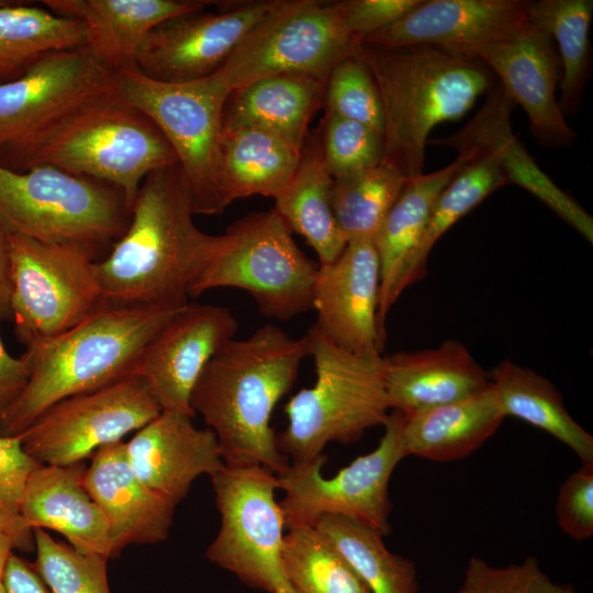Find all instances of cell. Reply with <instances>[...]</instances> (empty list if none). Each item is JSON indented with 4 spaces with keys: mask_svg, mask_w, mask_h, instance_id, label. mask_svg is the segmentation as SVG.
Returning <instances> with one entry per match:
<instances>
[{
    "mask_svg": "<svg viewBox=\"0 0 593 593\" xmlns=\"http://www.w3.org/2000/svg\"><path fill=\"white\" fill-rule=\"evenodd\" d=\"M314 526L346 559L370 593H418L414 561L391 552L378 532L339 516H324Z\"/></svg>",
    "mask_w": 593,
    "mask_h": 593,
    "instance_id": "cell-36",
    "label": "cell"
},
{
    "mask_svg": "<svg viewBox=\"0 0 593 593\" xmlns=\"http://www.w3.org/2000/svg\"><path fill=\"white\" fill-rule=\"evenodd\" d=\"M13 551L14 549L10 539L0 532V581L2 579L7 560Z\"/></svg>",
    "mask_w": 593,
    "mask_h": 593,
    "instance_id": "cell-49",
    "label": "cell"
},
{
    "mask_svg": "<svg viewBox=\"0 0 593 593\" xmlns=\"http://www.w3.org/2000/svg\"><path fill=\"white\" fill-rule=\"evenodd\" d=\"M281 566L296 593H370L351 566L315 526L288 529Z\"/></svg>",
    "mask_w": 593,
    "mask_h": 593,
    "instance_id": "cell-38",
    "label": "cell"
},
{
    "mask_svg": "<svg viewBox=\"0 0 593 593\" xmlns=\"http://www.w3.org/2000/svg\"><path fill=\"white\" fill-rule=\"evenodd\" d=\"M527 21L526 1L423 0L361 43L382 47L428 45L474 57L478 49L505 38Z\"/></svg>",
    "mask_w": 593,
    "mask_h": 593,
    "instance_id": "cell-20",
    "label": "cell"
},
{
    "mask_svg": "<svg viewBox=\"0 0 593 593\" xmlns=\"http://www.w3.org/2000/svg\"><path fill=\"white\" fill-rule=\"evenodd\" d=\"M11 320L26 347L85 320L102 302L94 260L79 248L9 233Z\"/></svg>",
    "mask_w": 593,
    "mask_h": 593,
    "instance_id": "cell-12",
    "label": "cell"
},
{
    "mask_svg": "<svg viewBox=\"0 0 593 593\" xmlns=\"http://www.w3.org/2000/svg\"><path fill=\"white\" fill-rule=\"evenodd\" d=\"M115 72L87 46L42 56L19 79L0 86V167L76 110L116 88Z\"/></svg>",
    "mask_w": 593,
    "mask_h": 593,
    "instance_id": "cell-15",
    "label": "cell"
},
{
    "mask_svg": "<svg viewBox=\"0 0 593 593\" xmlns=\"http://www.w3.org/2000/svg\"><path fill=\"white\" fill-rule=\"evenodd\" d=\"M488 373L505 416L517 417L549 433L568 446L582 466H593V437L569 414L549 379L508 359Z\"/></svg>",
    "mask_w": 593,
    "mask_h": 593,
    "instance_id": "cell-32",
    "label": "cell"
},
{
    "mask_svg": "<svg viewBox=\"0 0 593 593\" xmlns=\"http://www.w3.org/2000/svg\"><path fill=\"white\" fill-rule=\"evenodd\" d=\"M306 336L316 381L287 403L288 425L277 435L280 451L292 461L311 460L332 441L359 440L367 429L383 426L391 410L382 356L365 358L351 354L334 344L316 325Z\"/></svg>",
    "mask_w": 593,
    "mask_h": 593,
    "instance_id": "cell-7",
    "label": "cell"
},
{
    "mask_svg": "<svg viewBox=\"0 0 593 593\" xmlns=\"http://www.w3.org/2000/svg\"><path fill=\"white\" fill-rule=\"evenodd\" d=\"M514 105L501 83L495 81L486 92L481 109L460 131L427 143L449 146L458 153L469 148L492 153L497 158L507 183L517 184L530 192L592 243V216L538 167L514 135L511 125Z\"/></svg>",
    "mask_w": 593,
    "mask_h": 593,
    "instance_id": "cell-22",
    "label": "cell"
},
{
    "mask_svg": "<svg viewBox=\"0 0 593 593\" xmlns=\"http://www.w3.org/2000/svg\"><path fill=\"white\" fill-rule=\"evenodd\" d=\"M1 581L7 593H51L33 563L14 551L7 560Z\"/></svg>",
    "mask_w": 593,
    "mask_h": 593,
    "instance_id": "cell-47",
    "label": "cell"
},
{
    "mask_svg": "<svg viewBox=\"0 0 593 593\" xmlns=\"http://www.w3.org/2000/svg\"><path fill=\"white\" fill-rule=\"evenodd\" d=\"M301 153L262 127L223 124L221 167L227 203L255 194L276 199L294 176Z\"/></svg>",
    "mask_w": 593,
    "mask_h": 593,
    "instance_id": "cell-30",
    "label": "cell"
},
{
    "mask_svg": "<svg viewBox=\"0 0 593 593\" xmlns=\"http://www.w3.org/2000/svg\"><path fill=\"white\" fill-rule=\"evenodd\" d=\"M192 416L161 411L125 443L128 461L152 491L177 505L193 481L225 466L215 434L199 428Z\"/></svg>",
    "mask_w": 593,
    "mask_h": 593,
    "instance_id": "cell-21",
    "label": "cell"
},
{
    "mask_svg": "<svg viewBox=\"0 0 593 593\" xmlns=\"http://www.w3.org/2000/svg\"><path fill=\"white\" fill-rule=\"evenodd\" d=\"M457 593H575V590L571 583L553 581L536 557L506 567H494L472 557Z\"/></svg>",
    "mask_w": 593,
    "mask_h": 593,
    "instance_id": "cell-43",
    "label": "cell"
},
{
    "mask_svg": "<svg viewBox=\"0 0 593 593\" xmlns=\"http://www.w3.org/2000/svg\"><path fill=\"white\" fill-rule=\"evenodd\" d=\"M477 153V148L462 150L446 167L409 179L374 237L380 262L378 326L384 340L387 316L396 302L394 290L398 280L425 231L433 205L445 187Z\"/></svg>",
    "mask_w": 593,
    "mask_h": 593,
    "instance_id": "cell-27",
    "label": "cell"
},
{
    "mask_svg": "<svg viewBox=\"0 0 593 593\" xmlns=\"http://www.w3.org/2000/svg\"><path fill=\"white\" fill-rule=\"evenodd\" d=\"M40 465L24 451L19 436H0V532L20 552L35 550L34 533L22 517V500L27 480Z\"/></svg>",
    "mask_w": 593,
    "mask_h": 593,
    "instance_id": "cell-42",
    "label": "cell"
},
{
    "mask_svg": "<svg viewBox=\"0 0 593 593\" xmlns=\"http://www.w3.org/2000/svg\"><path fill=\"white\" fill-rule=\"evenodd\" d=\"M180 167L149 174L142 182L126 231L94 272L105 303L182 307L211 235L193 221Z\"/></svg>",
    "mask_w": 593,
    "mask_h": 593,
    "instance_id": "cell-2",
    "label": "cell"
},
{
    "mask_svg": "<svg viewBox=\"0 0 593 593\" xmlns=\"http://www.w3.org/2000/svg\"><path fill=\"white\" fill-rule=\"evenodd\" d=\"M209 0H44L57 15L80 20L87 31L86 46L112 72L136 67L147 35L159 24L204 10Z\"/></svg>",
    "mask_w": 593,
    "mask_h": 593,
    "instance_id": "cell-24",
    "label": "cell"
},
{
    "mask_svg": "<svg viewBox=\"0 0 593 593\" xmlns=\"http://www.w3.org/2000/svg\"><path fill=\"white\" fill-rule=\"evenodd\" d=\"M83 483L108 522L112 558L128 545L158 544L168 537L176 505L138 479L123 440L90 457Z\"/></svg>",
    "mask_w": 593,
    "mask_h": 593,
    "instance_id": "cell-23",
    "label": "cell"
},
{
    "mask_svg": "<svg viewBox=\"0 0 593 593\" xmlns=\"http://www.w3.org/2000/svg\"><path fill=\"white\" fill-rule=\"evenodd\" d=\"M325 96L327 112L383 133L384 116L379 90L357 52L331 71Z\"/></svg>",
    "mask_w": 593,
    "mask_h": 593,
    "instance_id": "cell-41",
    "label": "cell"
},
{
    "mask_svg": "<svg viewBox=\"0 0 593 593\" xmlns=\"http://www.w3.org/2000/svg\"><path fill=\"white\" fill-rule=\"evenodd\" d=\"M160 412L146 381L132 374L55 403L18 436L37 462L70 466L121 441Z\"/></svg>",
    "mask_w": 593,
    "mask_h": 593,
    "instance_id": "cell-14",
    "label": "cell"
},
{
    "mask_svg": "<svg viewBox=\"0 0 593 593\" xmlns=\"http://www.w3.org/2000/svg\"><path fill=\"white\" fill-rule=\"evenodd\" d=\"M182 307L102 302L72 328L27 346L31 374L20 395L1 415L0 436L20 435L43 412L66 398L135 374L145 346Z\"/></svg>",
    "mask_w": 593,
    "mask_h": 593,
    "instance_id": "cell-3",
    "label": "cell"
},
{
    "mask_svg": "<svg viewBox=\"0 0 593 593\" xmlns=\"http://www.w3.org/2000/svg\"><path fill=\"white\" fill-rule=\"evenodd\" d=\"M31 374V356L25 350L20 357L11 356L0 337V417L16 400Z\"/></svg>",
    "mask_w": 593,
    "mask_h": 593,
    "instance_id": "cell-46",
    "label": "cell"
},
{
    "mask_svg": "<svg viewBox=\"0 0 593 593\" xmlns=\"http://www.w3.org/2000/svg\"><path fill=\"white\" fill-rule=\"evenodd\" d=\"M33 533L36 551L33 566L51 593H111L108 558L79 552L44 529Z\"/></svg>",
    "mask_w": 593,
    "mask_h": 593,
    "instance_id": "cell-39",
    "label": "cell"
},
{
    "mask_svg": "<svg viewBox=\"0 0 593 593\" xmlns=\"http://www.w3.org/2000/svg\"><path fill=\"white\" fill-rule=\"evenodd\" d=\"M409 178L382 163L359 174L334 179L332 206L347 243L373 239Z\"/></svg>",
    "mask_w": 593,
    "mask_h": 593,
    "instance_id": "cell-37",
    "label": "cell"
},
{
    "mask_svg": "<svg viewBox=\"0 0 593 593\" xmlns=\"http://www.w3.org/2000/svg\"><path fill=\"white\" fill-rule=\"evenodd\" d=\"M318 265L295 244L292 232L272 209L250 213L211 235L189 284L195 298L216 288H237L260 314L287 321L313 309Z\"/></svg>",
    "mask_w": 593,
    "mask_h": 593,
    "instance_id": "cell-6",
    "label": "cell"
},
{
    "mask_svg": "<svg viewBox=\"0 0 593 593\" xmlns=\"http://www.w3.org/2000/svg\"><path fill=\"white\" fill-rule=\"evenodd\" d=\"M333 182L316 133L305 141L294 176L275 199V210L314 249L318 265L336 260L347 245L332 206Z\"/></svg>",
    "mask_w": 593,
    "mask_h": 593,
    "instance_id": "cell-31",
    "label": "cell"
},
{
    "mask_svg": "<svg viewBox=\"0 0 593 593\" xmlns=\"http://www.w3.org/2000/svg\"><path fill=\"white\" fill-rule=\"evenodd\" d=\"M309 354L306 334L295 338L267 324L227 340L205 365L190 405L215 434L225 466H261L276 474L288 468L270 419Z\"/></svg>",
    "mask_w": 593,
    "mask_h": 593,
    "instance_id": "cell-1",
    "label": "cell"
},
{
    "mask_svg": "<svg viewBox=\"0 0 593 593\" xmlns=\"http://www.w3.org/2000/svg\"><path fill=\"white\" fill-rule=\"evenodd\" d=\"M505 184L507 180L497 158L490 152L478 149L435 201L425 231L398 280L395 301L407 287L425 277L428 256L444 233Z\"/></svg>",
    "mask_w": 593,
    "mask_h": 593,
    "instance_id": "cell-34",
    "label": "cell"
},
{
    "mask_svg": "<svg viewBox=\"0 0 593 593\" xmlns=\"http://www.w3.org/2000/svg\"><path fill=\"white\" fill-rule=\"evenodd\" d=\"M120 94L146 114L172 147L194 214L222 213L226 201L221 167L224 109L231 91L217 71L188 82H163L136 67L116 75Z\"/></svg>",
    "mask_w": 593,
    "mask_h": 593,
    "instance_id": "cell-9",
    "label": "cell"
},
{
    "mask_svg": "<svg viewBox=\"0 0 593 593\" xmlns=\"http://www.w3.org/2000/svg\"><path fill=\"white\" fill-rule=\"evenodd\" d=\"M11 247L9 233L0 223V323L11 320Z\"/></svg>",
    "mask_w": 593,
    "mask_h": 593,
    "instance_id": "cell-48",
    "label": "cell"
},
{
    "mask_svg": "<svg viewBox=\"0 0 593 593\" xmlns=\"http://www.w3.org/2000/svg\"><path fill=\"white\" fill-rule=\"evenodd\" d=\"M211 481L221 527L205 557L248 586L275 593L286 581L277 474L261 466H224Z\"/></svg>",
    "mask_w": 593,
    "mask_h": 593,
    "instance_id": "cell-13",
    "label": "cell"
},
{
    "mask_svg": "<svg viewBox=\"0 0 593 593\" xmlns=\"http://www.w3.org/2000/svg\"><path fill=\"white\" fill-rule=\"evenodd\" d=\"M382 362L390 409L404 415L468 398L490 385L489 373L456 339L382 356Z\"/></svg>",
    "mask_w": 593,
    "mask_h": 593,
    "instance_id": "cell-25",
    "label": "cell"
},
{
    "mask_svg": "<svg viewBox=\"0 0 593 593\" xmlns=\"http://www.w3.org/2000/svg\"><path fill=\"white\" fill-rule=\"evenodd\" d=\"M423 0H346L340 1L347 30L360 42L368 35L395 23Z\"/></svg>",
    "mask_w": 593,
    "mask_h": 593,
    "instance_id": "cell-45",
    "label": "cell"
},
{
    "mask_svg": "<svg viewBox=\"0 0 593 593\" xmlns=\"http://www.w3.org/2000/svg\"><path fill=\"white\" fill-rule=\"evenodd\" d=\"M86 467L40 465L27 480L22 517L32 530L63 535L79 552L112 559L108 522L83 483Z\"/></svg>",
    "mask_w": 593,
    "mask_h": 593,
    "instance_id": "cell-26",
    "label": "cell"
},
{
    "mask_svg": "<svg viewBox=\"0 0 593 593\" xmlns=\"http://www.w3.org/2000/svg\"><path fill=\"white\" fill-rule=\"evenodd\" d=\"M279 2L244 1L220 12L201 10L170 19L147 35L137 55L136 68L163 82L209 77Z\"/></svg>",
    "mask_w": 593,
    "mask_h": 593,
    "instance_id": "cell-16",
    "label": "cell"
},
{
    "mask_svg": "<svg viewBox=\"0 0 593 593\" xmlns=\"http://www.w3.org/2000/svg\"><path fill=\"white\" fill-rule=\"evenodd\" d=\"M361 42L346 27L340 1L280 0L217 70L232 92L254 81L305 74L327 81Z\"/></svg>",
    "mask_w": 593,
    "mask_h": 593,
    "instance_id": "cell-10",
    "label": "cell"
},
{
    "mask_svg": "<svg viewBox=\"0 0 593 593\" xmlns=\"http://www.w3.org/2000/svg\"><path fill=\"white\" fill-rule=\"evenodd\" d=\"M325 88V80L305 74H281L254 81L231 92L223 124L256 125L302 150Z\"/></svg>",
    "mask_w": 593,
    "mask_h": 593,
    "instance_id": "cell-29",
    "label": "cell"
},
{
    "mask_svg": "<svg viewBox=\"0 0 593 593\" xmlns=\"http://www.w3.org/2000/svg\"><path fill=\"white\" fill-rule=\"evenodd\" d=\"M86 44L80 20L31 3L0 1V86L22 77L47 53Z\"/></svg>",
    "mask_w": 593,
    "mask_h": 593,
    "instance_id": "cell-33",
    "label": "cell"
},
{
    "mask_svg": "<svg viewBox=\"0 0 593 593\" xmlns=\"http://www.w3.org/2000/svg\"><path fill=\"white\" fill-rule=\"evenodd\" d=\"M528 21L546 32L558 46L561 61V112L574 114L582 101L591 69V0L526 1Z\"/></svg>",
    "mask_w": 593,
    "mask_h": 593,
    "instance_id": "cell-35",
    "label": "cell"
},
{
    "mask_svg": "<svg viewBox=\"0 0 593 593\" xmlns=\"http://www.w3.org/2000/svg\"><path fill=\"white\" fill-rule=\"evenodd\" d=\"M505 417L490 382L468 398L404 415L405 456L440 462L462 459L482 446Z\"/></svg>",
    "mask_w": 593,
    "mask_h": 593,
    "instance_id": "cell-28",
    "label": "cell"
},
{
    "mask_svg": "<svg viewBox=\"0 0 593 593\" xmlns=\"http://www.w3.org/2000/svg\"><path fill=\"white\" fill-rule=\"evenodd\" d=\"M557 522L577 541L593 535V466H582L568 475L556 503Z\"/></svg>",
    "mask_w": 593,
    "mask_h": 593,
    "instance_id": "cell-44",
    "label": "cell"
},
{
    "mask_svg": "<svg viewBox=\"0 0 593 593\" xmlns=\"http://www.w3.org/2000/svg\"><path fill=\"white\" fill-rule=\"evenodd\" d=\"M380 262L373 239L349 240L331 264L318 265L313 309L316 325L334 344L365 358H380Z\"/></svg>",
    "mask_w": 593,
    "mask_h": 593,
    "instance_id": "cell-18",
    "label": "cell"
},
{
    "mask_svg": "<svg viewBox=\"0 0 593 593\" xmlns=\"http://www.w3.org/2000/svg\"><path fill=\"white\" fill-rule=\"evenodd\" d=\"M318 136L323 163L333 179L359 174L384 160L383 133L361 123L326 112Z\"/></svg>",
    "mask_w": 593,
    "mask_h": 593,
    "instance_id": "cell-40",
    "label": "cell"
},
{
    "mask_svg": "<svg viewBox=\"0 0 593 593\" xmlns=\"http://www.w3.org/2000/svg\"><path fill=\"white\" fill-rule=\"evenodd\" d=\"M403 419V413L392 411L377 448L357 457L329 479L321 472L327 460L324 454L307 461H292L277 474L278 489L284 492L279 503L286 527L314 526L324 516H339L383 537L389 535V483L395 467L406 457Z\"/></svg>",
    "mask_w": 593,
    "mask_h": 593,
    "instance_id": "cell-11",
    "label": "cell"
},
{
    "mask_svg": "<svg viewBox=\"0 0 593 593\" xmlns=\"http://www.w3.org/2000/svg\"><path fill=\"white\" fill-rule=\"evenodd\" d=\"M238 322L224 306L187 304L143 349L135 368L161 411L195 416L190 396L212 356L234 338Z\"/></svg>",
    "mask_w": 593,
    "mask_h": 593,
    "instance_id": "cell-17",
    "label": "cell"
},
{
    "mask_svg": "<svg viewBox=\"0 0 593 593\" xmlns=\"http://www.w3.org/2000/svg\"><path fill=\"white\" fill-rule=\"evenodd\" d=\"M357 54L381 98L387 163L411 179L424 170L425 147L439 123L457 121L495 83L477 57L428 45L382 47L361 43Z\"/></svg>",
    "mask_w": 593,
    "mask_h": 593,
    "instance_id": "cell-4",
    "label": "cell"
},
{
    "mask_svg": "<svg viewBox=\"0 0 593 593\" xmlns=\"http://www.w3.org/2000/svg\"><path fill=\"white\" fill-rule=\"evenodd\" d=\"M516 104L526 112L534 137L548 147L570 146L578 134L567 123L556 97L561 61L552 38L527 21L505 38L478 49Z\"/></svg>",
    "mask_w": 593,
    "mask_h": 593,
    "instance_id": "cell-19",
    "label": "cell"
},
{
    "mask_svg": "<svg viewBox=\"0 0 593 593\" xmlns=\"http://www.w3.org/2000/svg\"><path fill=\"white\" fill-rule=\"evenodd\" d=\"M275 593H296L287 580L277 589Z\"/></svg>",
    "mask_w": 593,
    "mask_h": 593,
    "instance_id": "cell-50",
    "label": "cell"
},
{
    "mask_svg": "<svg viewBox=\"0 0 593 593\" xmlns=\"http://www.w3.org/2000/svg\"><path fill=\"white\" fill-rule=\"evenodd\" d=\"M0 593H7L2 584V581H0Z\"/></svg>",
    "mask_w": 593,
    "mask_h": 593,
    "instance_id": "cell-51",
    "label": "cell"
},
{
    "mask_svg": "<svg viewBox=\"0 0 593 593\" xmlns=\"http://www.w3.org/2000/svg\"><path fill=\"white\" fill-rule=\"evenodd\" d=\"M177 164L160 130L123 99L116 85L44 132L15 157L9 170L23 172L49 165L111 184L123 192L131 212L144 179Z\"/></svg>",
    "mask_w": 593,
    "mask_h": 593,
    "instance_id": "cell-5",
    "label": "cell"
},
{
    "mask_svg": "<svg viewBox=\"0 0 593 593\" xmlns=\"http://www.w3.org/2000/svg\"><path fill=\"white\" fill-rule=\"evenodd\" d=\"M131 212L118 188L49 165L0 167V223L11 234L81 249L94 261L124 234Z\"/></svg>",
    "mask_w": 593,
    "mask_h": 593,
    "instance_id": "cell-8",
    "label": "cell"
}]
</instances>
